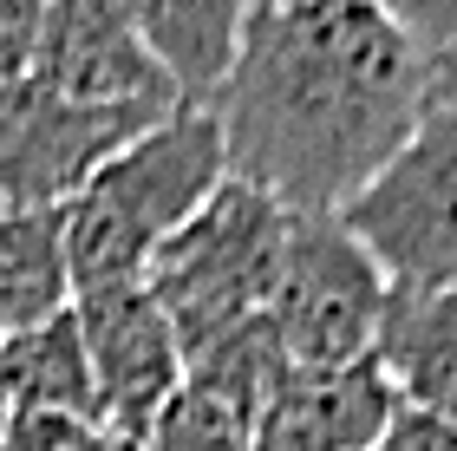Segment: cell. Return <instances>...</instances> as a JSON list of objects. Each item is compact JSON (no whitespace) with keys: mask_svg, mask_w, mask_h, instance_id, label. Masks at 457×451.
<instances>
[{"mask_svg":"<svg viewBox=\"0 0 457 451\" xmlns=\"http://www.w3.org/2000/svg\"><path fill=\"white\" fill-rule=\"evenodd\" d=\"M425 98L431 59L379 0H248L210 112L228 177L287 216H340L411 138Z\"/></svg>","mask_w":457,"mask_h":451,"instance_id":"1","label":"cell"},{"mask_svg":"<svg viewBox=\"0 0 457 451\" xmlns=\"http://www.w3.org/2000/svg\"><path fill=\"white\" fill-rule=\"evenodd\" d=\"M222 177H228V157H222L216 112L210 105H170L151 131L131 138L59 210L72 295L144 281L151 255L216 196Z\"/></svg>","mask_w":457,"mask_h":451,"instance_id":"2","label":"cell"},{"mask_svg":"<svg viewBox=\"0 0 457 451\" xmlns=\"http://www.w3.org/2000/svg\"><path fill=\"white\" fill-rule=\"evenodd\" d=\"M287 222L295 216L275 196H262L242 177H222L216 196L151 255L144 288L163 307L183 360L268 314L275 281H281Z\"/></svg>","mask_w":457,"mask_h":451,"instance_id":"3","label":"cell"},{"mask_svg":"<svg viewBox=\"0 0 457 451\" xmlns=\"http://www.w3.org/2000/svg\"><path fill=\"white\" fill-rule=\"evenodd\" d=\"M340 222L392 288L457 295V105L425 98L411 138L346 196Z\"/></svg>","mask_w":457,"mask_h":451,"instance_id":"4","label":"cell"},{"mask_svg":"<svg viewBox=\"0 0 457 451\" xmlns=\"http://www.w3.org/2000/svg\"><path fill=\"white\" fill-rule=\"evenodd\" d=\"M392 281L379 275L340 216H295L281 249V281L268 301V327L287 366H353L372 360L386 327Z\"/></svg>","mask_w":457,"mask_h":451,"instance_id":"5","label":"cell"},{"mask_svg":"<svg viewBox=\"0 0 457 451\" xmlns=\"http://www.w3.org/2000/svg\"><path fill=\"white\" fill-rule=\"evenodd\" d=\"M170 105H105L46 79L0 86V210H66Z\"/></svg>","mask_w":457,"mask_h":451,"instance_id":"6","label":"cell"},{"mask_svg":"<svg viewBox=\"0 0 457 451\" xmlns=\"http://www.w3.org/2000/svg\"><path fill=\"white\" fill-rule=\"evenodd\" d=\"M72 327L92 366V399L98 425L112 438L137 445L163 419V405L183 393V347L151 301L144 281H118V288H79L72 295Z\"/></svg>","mask_w":457,"mask_h":451,"instance_id":"7","label":"cell"},{"mask_svg":"<svg viewBox=\"0 0 457 451\" xmlns=\"http://www.w3.org/2000/svg\"><path fill=\"white\" fill-rule=\"evenodd\" d=\"M399 405L405 399L379 360L287 366L248 425V451H372Z\"/></svg>","mask_w":457,"mask_h":451,"instance_id":"8","label":"cell"},{"mask_svg":"<svg viewBox=\"0 0 457 451\" xmlns=\"http://www.w3.org/2000/svg\"><path fill=\"white\" fill-rule=\"evenodd\" d=\"M33 79L105 105H183L157 59L144 53L124 0H46Z\"/></svg>","mask_w":457,"mask_h":451,"instance_id":"9","label":"cell"},{"mask_svg":"<svg viewBox=\"0 0 457 451\" xmlns=\"http://www.w3.org/2000/svg\"><path fill=\"white\" fill-rule=\"evenodd\" d=\"M124 7H131L144 53L170 79V92L183 105H210V92L236 59L248 0H124Z\"/></svg>","mask_w":457,"mask_h":451,"instance_id":"10","label":"cell"},{"mask_svg":"<svg viewBox=\"0 0 457 451\" xmlns=\"http://www.w3.org/2000/svg\"><path fill=\"white\" fill-rule=\"evenodd\" d=\"M372 360L386 366V380L399 386L405 405L457 425V295L392 288Z\"/></svg>","mask_w":457,"mask_h":451,"instance_id":"11","label":"cell"},{"mask_svg":"<svg viewBox=\"0 0 457 451\" xmlns=\"http://www.w3.org/2000/svg\"><path fill=\"white\" fill-rule=\"evenodd\" d=\"M72 307L59 210H0V340Z\"/></svg>","mask_w":457,"mask_h":451,"instance_id":"12","label":"cell"},{"mask_svg":"<svg viewBox=\"0 0 457 451\" xmlns=\"http://www.w3.org/2000/svg\"><path fill=\"white\" fill-rule=\"evenodd\" d=\"M0 380H7V405L13 413H72V419H98L92 399V366L79 347L72 307L53 321L27 327V334L0 340Z\"/></svg>","mask_w":457,"mask_h":451,"instance_id":"13","label":"cell"},{"mask_svg":"<svg viewBox=\"0 0 457 451\" xmlns=\"http://www.w3.org/2000/svg\"><path fill=\"white\" fill-rule=\"evenodd\" d=\"M137 445L144 451H248V419L236 413V405H222L216 393L183 386Z\"/></svg>","mask_w":457,"mask_h":451,"instance_id":"14","label":"cell"},{"mask_svg":"<svg viewBox=\"0 0 457 451\" xmlns=\"http://www.w3.org/2000/svg\"><path fill=\"white\" fill-rule=\"evenodd\" d=\"M0 451H118V438L98 419H72V413H13Z\"/></svg>","mask_w":457,"mask_h":451,"instance_id":"15","label":"cell"},{"mask_svg":"<svg viewBox=\"0 0 457 451\" xmlns=\"http://www.w3.org/2000/svg\"><path fill=\"white\" fill-rule=\"evenodd\" d=\"M425 59H457V0H379Z\"/></svg>","mask_w":457,"mask_h":451,"instance_id":"16","label":"cell"},{"mask_svg":"<svg viewBox=\"0 0 457 451\" xmlns=\"http://www.w3.org/2000/svg\"><path fill=\"white\" fill-rule=\"evenodd\" d=\"M39 13H46V0H0V86H13V79L33 72Z\"/></svg>","mask_w":457,"mask_h":451,"instance_id":"17","label":"cell"},{"mask_svg":"<svg viewBox=\"0 0 457 451\" xmlns=\"http://www.w3.org/2000/svg\"><path fill=\"white\" fill-rule=\"evenodd\" d=\"M372 451H457V425L419 413V405H399V419L386 425V438Z\"/></svg>","mask_w":457,"mask_h":451,"instance_id":"18","label":"cell"},{"mask_svg":"<svg viewBox=\"0 0 457 451\" xmlns=\"http://www.w3.org/2000/svg\"><path fill=\"white\" fill-rule=\"evenodd\" d=\"M431 98L457 105V59H431Z\"/></svg>","mask_w":457,"mask_h":451,"instance_id":"19","label":"cell"},{"mask_svg":"<svg viewBox=\"0 0 457 451\" xmlns=\"http://www.w3.org/2000/svg\"><path fill=\"white\" fill-rule=\"evenodd\" d=\"M7 419H13V405H7V380H0V432H7Z\"/></svg>","mask_w":457,"mask_h":451,"instance_id":"20","label":"cell"},{"mask_svg":"<svg viewBox=\"0 0 457 451\" xmlns=\"http://www.w3.org/2000/svg\"><path fill=\"white\" fill-rule=\"evenodd\" d=\"M118 451H144V445H124V438H118Z\"/></svg>","mask_w":457,"mask_h":451,"instance_id":"21","label":"cell"}]
</instances>
